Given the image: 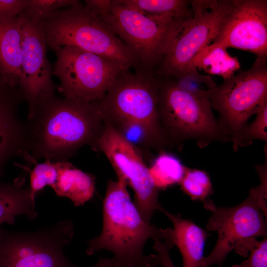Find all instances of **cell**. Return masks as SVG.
<instances>
[{
    "instance_id": "1",
    "label": "cell",
    "mask_w": 267,
    "mask_h": 267,
    "mask_svg": "<svg viewBox=\"0 0 267 267\" xmlns=\"http://www.w3.org/2000/svg\"><path fill=\"white\" fill-rule=\"evenodd\" d=\"M30 162L68 161L82 147L91 146L104 125L96 102L85 103L55 94L40 101L27 121Z\"/></svg>"
},
{
    "instance_id": "2",
    "label": "cell",
    "mask_w": 267,
    "mask_h": 267,
    "mask_svg": "<svg viewBox=\"0 0 267 267\" xmlns=\"http://www.w3.org/2000/svg\"><path fill=\"white\" fill-rule=\"evenodd\" d=\"M123 179L109 180L103 201V225L99 235L87 241L90 256L100 250L113 254V267H151L144 248L149 239L165 242L167 228L147 222L133 202Z\"/></svg>"
},
{
    "instance_id": "3",
    "label": "cell",
    "mask_w": 267,
    "mask_h": 267,
    "mask_svg": "<svg viewBox=\"0 0 267 267\" xmlns=\"http://www.w3.org/2000/svg\"><path fill=\"white\" fill-rule=\"evenodd\" d=\"M159 78L155 72L138 68L122 70L103 98L96 103L104 120L117 128L138 125L146 132L153 149L171 148L158 113Z\"/></svg>"
},
{
    "instance_id": "4",
    "label": "cell",
    "mask_w": 267,
    "mask_h": 267,
    "mask_svg": "<svg viewBox=\"0 0 267 267\" xmlns=\"http://www.w3.org/2000/svg\"><path fill=\"white\" fill-rule=\"evenodd\" d=\"M158 77V117L170 147H181L188 140L200 148L214 142H230L214 115L207 96L193 95L180 89L170 78Z\"/></svg>"
},
{
    "instance_id": "5",
    "label": "cell",
    "mask_w": 267,
    "mask_h": 267,
    "mask_svg": "<svg viewBox=\"0 0 267 267\" xmlns=\"http://www.w3.org/2000/svg\"><path fill=\"white\" fill-rule=\"evenodd\" d=\"M47 47L73 46L103 57L122 68L138 63L125 44L98 15L80 1L59 10L41 23Z\"/></svg>"
},
{
    "instance_id": "6",
    "label": "cell",
    "mask_w": 267,
    "mask_h": 267,
    "mask_svg": "<svg viewBox=\"0 0 267 267\" xmlns=\"http://www.w3.org/2000/svg\"><path fill=\"white\" fill-rule=\"evenodd\" d=\"M99 16L125 44L140 68L154 72L185 20L146 14L118 0H112L108 10Z\"/></svg>"
},
{
    "instance_id": "7",
    "label": "cell",
    "mask_w": 267,
    "mask_h": 267,
    "mask_svg": "<svg viewBox=\"0 0 267 267\" xmlns=\"http://www.w3.org/2000/svg\"><path fill=\"white\" fill-rule=\"evenodd\" d=\"M267 57H256L252 66L239 71L215 89L207 91L219 123L231 141L248 119L267 102Z\"/></svg>"
},
{
    "instance_id": "8",
    "label": "cell",
    "mask_w": 267,
    "mask_h": 267,
    "mask_svg": "<svg viewBox=\"0 0 267 267\" xmlns=\"http://www.w3.org/2000/svg\"><path fill=\"white\" fill-rule=\"evenodd\" d=\"M56 56L53 75L64 97L85 103L101 100L124 70L108 59L73 46L52 50Z\"/></svg>"
},
{
    "instance_id": "9",
    "label": "cell",
    "mask_w": 267,
    "mask_h": 267,
    "mask_svg": "<svg viewBox=\"0 0 267 267\" xmlns=\"http://www.w3.org/2000/svg\"><path fill=\"white\" fill-rule=\"evenodd\" d=\"M73 235L69 220L34 232L1 230L0 267H75L63 252Z\"/></svg>"
},
{
    "instance_id": "10",
    "label": "cell",
    "mask_w": 267,
    "mask_h": 267,
    "mask_svg": "<svg viewBox=\"0 0 267 267\" xmlns=\"http://www.w3.org/2000/svg\"><path fill=\"white\" fill-rule=\"evenodd\" d=\"M193 17L185 20L155 74L174 76L190 68L193 58L209 45L234 7L233 0H192Z\"/></svg>"
},
{
    "instance_id": "11",
    "label": "cell",
    "mask_w": 267,
    "mask_h": 267,
    "mask_svg": "<svg viewBox=\"0 0 267 267\" xmlns=\"http://www.w3.org/2000/svg\"><path fill=\"white\" fill-rule=\"evenodd\" d=\"M203 205L211 213L207 230L216 232L218 239L210 254L203 257L199 267L221 266L229 253L248 240L267 237V217L252 190L243 202L234 207L217 206L210 199H206Z\"/></svg>"
},
{
    "instance_id": "12",
    "label": "cell",
    "mask_w": 267,
    "mask_h": 267,
    "mask_svg": "<svg viewBox=\"0 0 267 267\" xmlns=\"http://www.w3.org/2000/svg\"><path fill=\"white\" fill-rule=\"evenodd\" d=\"M91 147L105 154L118 178L124 179L133 189L135 205L144 220L150 223L154 212L161 206L158 201L159 190L137 146L104 120L103 130Z\"/></svg>"
},
{
    "instance_id": "13",
    "label": "cell",
    "mask_w": 267,
    "mask_h": 267,
    "mask_svg": "<svg viewBox=\"0 0 267 267\" xmlns=\"http://www.w3.org/2000/svg\"><path fill=\"white\" fill-rule=\"evenodd\" d=\"M21 64L18 87L28 106L27 121L34 115L39 103L55 94L53 65L47 55V42L41 23L19 15Z\"/></svg>"
},
{
    "instance_id": "14",
    "label": "cell",
    "mask_w": 267,
    "mask_h": 267,
    "mask_svg": "<svg viewBox=\"0 0 267 267\" xmlns=\"http://www.w3.org/2000/svg\"><path fill=\"white\" fill-rule=\"evenodd\" d=\"M233 1L234 9L210 44L267 57V1Z\"/></svg>"
},
{
    "instance_id": "15",
    "label": "cell",
    "mask_w": 267,
    "mask_h": 267,
    "mask_svg": "<svg viewBox=\"0 0 267 267\" xmlns=\"http://www.w3.org/2000/svg\"><path fill=\"white\" fill-rule=\"evenodd\" d=\"M24 101L19 87L0 82V177L7 163L15 157L27 160V121L19 115V107Z\"/></svg>"
},
{
    "instance_id": "16",
    "label": "cell",
    "mask_w": 267,
    "mask_h": 267,
    "mask_svg": "<svg viewBox=\"0 0 267 267\" xmlns=\"http://www.w3.org/2000/svg\"><path fill=\"white\" fill-rule=\"evenodd\" d=\"M159 211L163 212L173 224L172 228H167L164 242L170 249L174 246L178 248L182 257L183 267H199L209 234L191 220L173 214L162 206Z\"/></svg>"
},
{
    "instance_id": "17",
    "label": "cell",
    "mask_w": 267,
    "mask_h": 267,
    "mask_svg": "<svg viewBox=\"0 0 267 267\" xmlns=\"http://www.w3.org/2000/svg\"><path fill=\"white\" fill-rule=\"evenodd\" d=\"M19 16L0 20V82L18 87L21 64Z\"/></svg>"
},
{
    "instance_id": "18",
    "label": "cell",
    "mask_w": 267,
    "mask_h": 267,
    "mask_svg": "<svg viewBox=\"0 0 267 267\" xmlns=\"http://www.w3.org/2000/svg\"><path fill=\"white\" fill-rule=\"evenodd\" d=\"M57 162V179L52 188L56 194L68 198L76 206L91 200L95 189V176L77 168L68 161Z\"/></svg>"
},
{
    "instance_id": "19",
    "label": "cell",
    "mask_w": 267,
    "mask_h": 267,
    "mask_svg": "<svg viewBox=\"0 0 267 267\" xmlns=\"http://www.w3.org/2000/svg\"><path fill=\"white\" fill-rule=\"evenodd\" d=\"M25 215L33 220L37 216L35 205L31 199L29 186L24 187L22 182H0V218L15 221V217Z\"/></svg>"
},
{
    "instance_id": "20",
    "label": "cell",
    "mask_w": 267,
    "mask_h": 267,
    "mask_svg": "<svg viewBox=\"0 0 267 267\" xmlns=\"http://www.w3.org/2000/svg\"><path fill=\"white\" fill-rule=\"evenodd\" d=\"M227 48L210 44L202 48L192 59L191 64L210 75H218L224 80L233 76L240 68L237 57L231 56Z\"/></svg>"
},
{
    "instance_id": "21",
    "label": "cell",
    "mask_w": 267,
    "mask_h": 267,
    "mask_svg": "<svg viewBox=\"0 0 267 267\" xmlns=\"http://www.w3.org/2000/svg\"><path fill=\"white\" fill-rule=\"evenodd\" d=\"M122 4L140 12L152 15L171 16L186 20L194 15L192 0H118Z\"/></svg>"
},
{
    "instance_id": "22",
    "label": "cell",
    "mask_w": 267,
    "mask_h": 267,
    "mask_svg": "<svg viewBox=\"0 0 267 267\" xmlns=\"http://www.w3.org/2000/svg\"><path fill=\"white\" fill-rule=\"evenodd\" d=\"M186 167L177 157L162 151L154 160L149 171L155 186L159 190L179 184Z\"/></svg>"
},
{
    "instance_id": "23",
    "label": "cell",
    "mask_w": 267,
    "mask_h": 267,
    "mask_svg": "<svg viewBox=\"0 0 267 267\" xmlns=\"http://www.w3.org/2000/svg\"><path fill=\"white\" fill-rule=\"evenodd\" d=\"M179 184L183 192L193 201H204L213 193L208 174L200 169L186 167Z\"/></svg>"
},
{
    "instance_id": "24",
    "label": "cell",
    "mask_w": 267,
    "mask_h": 267,
    "mask_svg": "<svg viewBox=\"0 0 267 267\" xmlns=\"http://www.w3.org/2000/svg\"><path fill=\"white\" fill-rule=\"evenodd\" d=\"M255 119L247 124L231 141L235 152L240 147L251 145L253 141H267V102L264 103L255 113Z\"/></svg>"
},
{
    "instance_id": "25",
    "label": "cell",
    "mask_w": 267,
    "mask_h": 267,
    "mask_svg": "<svg viewBox=\"0 0 267 267\" xmlns=\"http://www.w3.org/2000/svg\"><path fill=\"white\" fill-rule=\"evenodd\" d=\"M168 78L181 90L199 97L207 96L206 91L217 86L210 76L201 74L195 67Z\"/></svg>"
},
{
    "instance_id": "26",
    "label": "cell",
    "mask_w": 267,
    "mask_h": 267,
    "mask_svg": "<svg viewBox=\"0 0 267 267\" xmlns=\"http://www.w3.org/2000/svg\"><path fill=\"white\" fill-rule=\"evenodd\" d=\"M79 2L77 0H24L19 15L33 22L41 23L55 12Z\"/></svg>"
},
{
    "instance_id": "27",
    "label": "cell",
    "mask_w": 267,
    "mask_h": 267,
    "mask_svg": "<svg viewBox=\"0 0 267 267\" xmlns=\"http://www.w3.org/2000/svg\"><path fill=\"white\" fill-rule=\"evenodd\" d=\"M34 167L30 172V188L31 199L35 205L36 194L46 186L51 188L55 185L58 177V162L45 160L38 163L36 162ZM34 163V162H33Z\"/></svg>"
},
{
    "instance_id": "28",
    "label": "cell",
    "mask_w": 267,
    "mask_h": 267,
    "mask_svg": "<svg viewBox=\"0 0 267 267\" xmlns=\"http://www.w3.org/2000/svg\"><path fill=\"white\" fill-rule=\"evenodd\" d=\"M248 258L231 267H267V238L257 239L250 249Z\"/></svg>"
},
{
    "instance_id": "29",
    "label": "cell",
    "mask_w": 267,
    "mask_h": 267,
    "mask_svg": "<svg viewBox=\"0 0 267 267\" xmlns=\"http://www.w3.org/2000/svg\"><path fill=\"white\" fill-rule=\"evenodd\" d=\"M153 249L156 254L149 255L152 267L155 266H161L163 267H176L170 256V248L165 242L155 241Z\"/></svg>"
},
{
    "instance_id": "30",
    "label": "cell",
    "mask_w": 267,
    "mask_h": 267,
    "mask_svg": "<svg viewBox=\"0 0 267 267\" xmlns=\"http://www.w3.org/2000/svg\"><path fill=\"white\" fill-rule=\"evenodd\" d=\"M23 3L24 0H0V20L18 16Z\"/></svg>"
},
{
    "instance_id": "31",
    "label": "cell",
    "mask_w": 267,
    "mask_h": 267,
    "mask_svg": "<svg viewBox=\"0 0 267 267\" xmlns=\"http://www.w3.org/2000/svg\"><path fill=\"white\" fill-rule=\"evenodd\" d=\"M93 267H113L111 258H100L96 264Z\"/></svg>"
},
{
    "instance_id": "32",
    "label": "cell",
    "mask_w": 267,
    "mask_h": 267,
    "mask_svg": "<svg viewBox=\"0 0 267 267\" xmlns=\"http://www.w3.org/2000/svg\"><path fill=\"white\" fill-rule=\"evenodd\" d=\"M4 222L8 223L12 225L14 223V222L7 218H0V227L1 225ZM0 230L1 229H0Z\"/></svg>"
}]
</instances>
